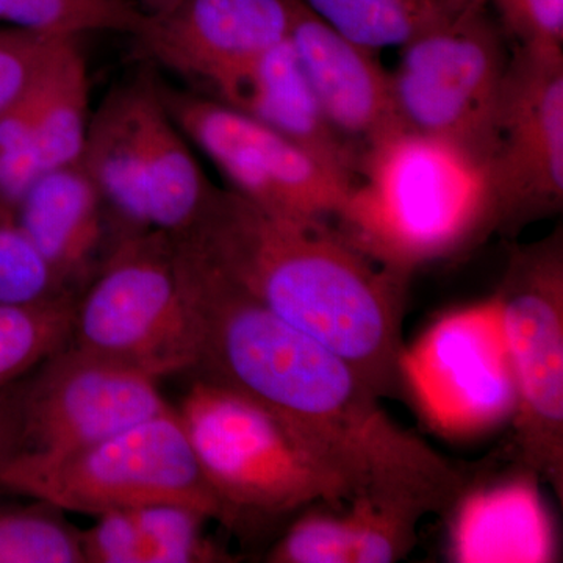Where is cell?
Here are the masks:
<instances>
[{
	"label": "cell",
	"mask_w": 563,
	"mask_h": 563,
	"mask_svg": "<svg viewBox=\"0 0 563 563\" xmlns=\"http://www.w3.org/2000/svg\"><path fill=\"white\" fill-rule=\"evenodd\" d=\"M173 246L198 328L199 377L274 415L346 487L350 501L422 515L453 509L468 487L465 476L393 421L350 363L266 310L190 243Z\"/></svg>",
	"instance_id": "cell-1"
},
{
	"label": "cell",
	"mask_w": 563,
	"mask_h": 563,
	"mask_svg": "<svg viewBox=\"0 0 563 563\" xmlns=\"http://www.w3.org/2000/svg\"><path fill=\"white\" fill-rule=\"evenodd\" d=\"M169 409L155 377L68 343L24 379L21 453H70Z\"/></svg>",
	"instance_id": "cell-12"
},
{
	"label": "cell",
	"mask_w": 563,
	"mask_h": 563,
	"mask_svg": "<svg viewBox=\"0 0 563 563\" xmlns=\"http://www.w3.org/2000/svg\"><path fill=\"white\" fill-rule=\"evenodd\" d=\"M16 224L62 284L77 292L117 242L101 195L80 163L41 174L18 210Z\"/></svg>",
	"instance_id": "cell-17"
},
{
	"label": "cell",
	"mask_w": 563,
	"mask_h": 563,
	"mask_svg": "<svg viewBox=\"0 0 563 563\" xmlns=\"http://www.w3.org/2000/svg\"><path fill=\"white\" fill-rule=\"evenodd\" d=\"M0 490L92 517L179 503L228 523L176 409L70 453H20L0 473Z\"/></svg>",
	"instance_id": "cell-4"
},
{
	"label": "cell",
	"mask_w": 563,
	"mask_h": 563,
	"mask_svg": "<svg viewBox=\"0 0 563 563\" xmlns=\"http://www.w3.org/2000/svg\"><path fill=\"white\" fill-rule=\"evenodd\" d=\"M33 147L44 172L79 163L90 125V79L77 38L66 40L36 85Z\"/></svg>",
	"instance_id": "cell-20"
},
{
	"label": "cell",
	"mask_w": 563,
	"mask_h": 563,
	"mask_svg": "<svg viewBox=\"0 0 563 563\" xmlns=\"http://www.w3.org/2000/svg\"><path fill=\"white\" fill-rule=\"evenodd\" d=\"M422 421L446 439H472L512 420L517 384L499 296L443 314L398 357Z\"/></svg>",
	"instance_id": "cell-9"
},
{
	"label": "cell",
	"mask_w": 563,
	"mask_h": 563,
	"mask_svg": "<svg viewBox=\"0 0 563 563\" xmlns=\"http://www.w3.org/2000/svg\"><path fill=\"white\" fill-rule=\"evenodd\" d=\"M144 168L152 231L169 235L187 231L217 187L207 179L190 140L166 110L158 74L144 106Z\"/></svg>",
	"instance_id": "cell-19"
},
{
	"label": "cell",
	"mask_w": 563,
	"mask_h": 563,
	"mask_svg": "<svg viewBox=\"0 0 563 563\" xmlns=\"http://www.w3.org/2000/svg\"><path fill=\"white\" fill-rule=\"evenodd\" d=\"M187 240L232 284L350 363L377 395L399 387L409 277L347 242L332 222L296 221L214 188Z\"/></svg>",
	"instance_id": "cell-2"
},
{
	"label": "cell",
	"mask_w": 563,
	"mask_h": 563,
	"mask_svg": "<svg viewBox=\"0 0 563 563\" xmlns=\"http://www.w3.org/2000/svg\"><path fill=\"white\" fill-rule=\"evenodd\" d=\"M399 51L390 80L404 128L453 140L487 162L512 52L487 2L468 0Z\"/></svg>",
	"instance_id": "cell-8"
},
{
	"label": "cell",
	"mask_w": 563,
	"mask_h": 563,
	"mask_svg": "<svg viewBox=\"0 0 563 563\" xmlns=\"http://www.w3.org/2000/svg\"><path fill=\"white\" fill-rule=\"evenodd\" d=\"M510 49L487 151L495 232L506 235L563 206V51Z\"/></svg>",
	"instance_id": "cell-11"
},
{
	"label": "cell",
	"mask_w": 563,
	"mask_h": 563,
	"mask_svg": "<svg viewBox=\"0 0 563 563\" xmlns=\"http://www.w3.org/2000/svg\"><path fill=\"white\" fill-rule=\"evenodd\" d=\"M496 295L517 384L515 448L521 470L563 495L562 231L517 246Z\"/></svg>",
	"instance_id": "cell-7"
},
{
	"label": "cell",
	"mask_w": 563,
	"mask_h": 563,
	"mask_svg": "<svg viewBox=\"0 0 563 563\" xmlns=\"http://www.w3.org/2000/svg\"><path fill=\"white\" fill-rule=\"evenodd\" d=\"M24 379L0 391V473L24 450V421H22Z\"/></svg>",
	"instance_id": "cell-32"
},
{
	"label": "cell",
	"mask_w": 563,
	"mask_h": 563,
	"mask_svg": "<svg viewBox=\"0 0 563 563\" xmlns=\"http://www.w3.org/2000/svg\"><path fill=\"white\" fill-rule=\"evenodd\" d=\"M539 477L465 488L453 506L450 553L461 563H548L558 558V537Z\"/></svg>",
	"instance_id": "cell-18"
},
{
	"label": "cell",
	"mask_w": 563,
	"mask_h": 563,
	"mask_svg": "<svg viewBox=\"0 0 563 563\" xmlns=\"http://www.w3.org/2000/svg\"><path fill=\"white\" fill-rule=\"evenodd\" d=\"M333 31L368 47H402L468 0H298Z\"/></svg>",
	"instance_id": "cell-21"
},
{
	"label": "cell",
	"mask_w": 563,
	"mask_h": 563,
	"mask_svg": "<svg viewBox=\"0 0 563 563\" xmlns=\"http://www.w3.org/2000/svg\"><path fill=\"white\" fill-rule=\"evenodd\" d=\"M176 413L228 525L350 501L346 487L246 396L198 377Z\"/></svg>",
	"instance_id": "cell-5"
},
{
	"label": "cell",
	"mask_w": 563,
	"mask_h": 563,
	"mask_svg": "<svg viewBox=\"0 0 563 563\" xmlns=\"http://www.w3.org/2000/svg\"><path fill=\"white\" fill-rule=\"evenodd\" d=\"M287 0H179L132 35L141 62L172 70L199 92L288 38Z\"/></svg>",
	"instance_id": "cell-13"
},
{
	"label": "cell",
	"mask_w": 563,
	"mask_h": 563,
	"mask_svg": "<svg viewBox=\"0 0 563 563\" xmlns=\"http://www.w3.org/2000/svg\"><path fill=\"white\" fill-rule=\"evenodd\" d=\"M66 40L0 27V114L36 87Z\"/></svg>",
	"instance_id": "cell-29"
},
{
	"label": "cell",
	"mask_w": 563,
	"mask_h": 563,
	"mask_svg": "<svg viewBox=\"0 0 563 563\" xmlns=\"http://www.w3.org/2000/svg\"><path fill=\"white\" fill-rule=\"evenodd\" d=\"M69 291L16 221H0V307L31 306Z\"/></svg>",
	"instance_id": "cell-27"
},
{
	"label": "cell",
	"mask_w": 563,
	"mask_h": 563,
	"mask_svg": "<svg viewBox=\"0 0 563 563\" xmlns=\"http://www.w3.org/2000/svg\"><path fill=\"white\" fill-rule=\"evenodd\" d=\"M146 18L133 0H0V24L52 38L91 32L132 36Z\"/></svg>",
	"instance_id": "cell-23"
},
{
	"label": "cell",
	"mask_w": 563,
	"mask_h": 563,
	"mask_svg": "<svg viewBox=\"0 0 563 563\" xmlns=\"http://www.w3.org/2000/svg\"><path fill=\"white\" fill-rule=\"evenodd\" d=\"M114 85L91 111L80 165L101 195L114 240L152 231L144 168V106L154 66Z\"/></svg>",
	"instance_id": "cell-16"
},
{
	"label": "cell",
	"mask_w": 563,
	"mask_h": 563,
	"mask_svg": "<svg viewBox=\"0 0 563 563\" xmlns=\"http://www.w3.org/2000/svg\"><path fill=\"white\" fill-rule=\"evenodd\" d=\"M514 49L563 51V0H485Z\"/></svg>",
	"instance_id": "cell-30"
},
{
	"label": "cell",
	"mask_w": 563,
	"mask_h": 563,
	"mask_svg": "<svg viewBox=\"0 0 563 563\" xmlns=\"http://www.w3.org/2000/svg\"><path fill=\"white\" fill-rule=\"evenodd\" d=\"M352 528L343 514L310 510L274 544L272 563H350Z\"/></svg>",
	"instance_id": "cell-28"
},
{
	"label": "cell",
	"mask_w": 563,
	"mask_h": 563,
	"mask_svg": "<svg viewBox=\"0 0 563 563\" xmlns=\"http://www.w3.org/2000/svg\"><path fill=\"white\" fill-rule=\"evenodd\" d=\"M80 548L85 563H151L132 510L98 515L91 528L80 531Z\"/></svg>",
	"instance_id": "cell-31"
},
{
	"label": "cell",
	"mask_w": 563,
	"mask_h": 563,
	"mask_svg": "<svg viewBox=\"0 0 563 563\" xmlns=\"http://www.w3.org/2000/svg\"><path fill=\"white\" fill-rule=\"evenodd\" d=\"M147 16H158L172 10L179 0H133Z\"/></svg>",
	"instance_id": "cell-33"
},
{
	"label": "cell",
	"mask_w": 563,
	"mask_h": 563,
	"mask_svg": "<svg viewBox=\"0 0 563 563\" xmlns=\"http://www.w3.org/2000/svg\"><path fill=\"white\" fill-rule=\"evenodd\" d=\"M70 343L158 380L195 372L198 328L168 233L114 242L77 296Z\"/></svg>",
	"instance_id": "cell-6"
},
{
	"label": "cell",
	"mask_w": 563,
	"mask_h": 563,
	"mask_svg": "<svg viewBox=\"0 0 563 563\" xmlns=\"http://www.w3.org/2000/svg\"><path fill=\"white\" fill-rule=\"evenodd\" d=\"M79 292L31 306L0 307V391L70 343Z\"/></svg>",
	"instance_id": "cell-22"
},
{
	"label": "cell",
	"mask_w": 563,
	"mask_h": 563,
	"mask_svg": "<svg viewBox=\"0 0 563 563\" xmlns=\"http://www.w3.org/2000/svg\"><path fill=\"white\" fill-rule=\"evenodd\" d=\"M0 563H85L80 531L52 504H0Z\"/></svg>",
	"instance_id": "cell-24"
},
{
	"label": "cell",
	"mask_w": 563,
	"mask_h": 563,
	"mask_svg": "<svg viewBox=\"0 0 563 563\" xmlns=\"http://www.w3.org/2000/svg\"><path fill=\"white\" fill-rule=\"evenodd\" d=\"M139 523L151 563L231 562V555L203 531L206 514L179 503H158L131 509Z\"/></svg>",
	"instance_id": "cell-25"
},
{
	"label": "cell",
	"mask_w": 563,
	"mask_h": 563,
	"mask_svg": "<svg viewBox=\"0 0 563 563\" xmlns=\"http://www.w3.org/2000/svg\"><path fill=\"white\" fill-rule=\"evenodd\" d=\"M350 563L401 561L417 542V526L424 515L398 504L352 499Z\"/></svg>",
	"instance_id": "cell-26"
},
{
	"label": "cell",
	"mask_w": 563,
	"mask_h": 563,
	"mask_svg": "<svg viewBox=\"0 0 563 563\" xmlns=\"http://www.w3.org/2000/svg\"><path fill=\"white\" fill-rule=\"evenodd\" d=\"M158 92L180 131L220 169L231 190L290 220H335L352 185L342 174L202 92L180 90L161 76Z\"/></svg>",
	"instance_id": "cell-10"
},
{
	"label": "cell",
	"mask_w": 563,
	"mask_h": 563,
	"mask_svg": "<svg viewBox=\"0 0 563 563\" xmlns=\"http://www.w3.org/2000/svg\"><path fill=\"white\" fill-rule=\"evenodd\" d=\"M287 7L288 40L335 131L363 151L385 133L404 128L390 73L376 51L333 31L298 0H287Z\"/></svg>",
	"instance_id": "cell-14"
},
{
	"label": "cell",
	"mask_w": 563,
	"mask_h": 563,
	"mask_svg": "<svg viewBox=\"0 0 563 563\" xmlns=\"http://www.w3.org/2000/svg\"><path fill=\"white\" fill-rule=\"evenodd\" d=\"M202 95L292 141L347 180L357 176L363 151L325 118L290 40L225 74Z\"/></svg>",
	"instance_id": "cell-15"
},
{
	"label": "cell",
	"mask_w": 563,
	"mask_h": 563,
	"mask_svg": "<svg viewBox=\"0 0 563 563\" xmlns=\"http://www.w3.org/2000/svg\"><path fill=\"white\" fill-rule=\"evenodd\" d=\"M332 224L373 261L410 277L495 232L487 162L453 140L395 129L363 150Z\"/></svg>",
	"instance_id": "cell-3"
}]
</instances>
